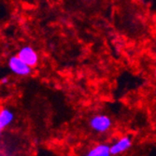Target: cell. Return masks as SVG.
Here are the masks:
<instances>
[{
    "mask_svg": "<svg viewBox=\"0 0 156 156\" xmlns=\"http://www.w3.org/2000/svg\"><path fill=\"white\" fill-rule=\"evenodd\" d=\"M14 121V113L9 108H2L0 110V124L2 128H6L7 126L12 123Z\"/></svg>",
    "mask_w": 156,
    "mask_h": 156,
    "instance_id": "cell-5",
    "label": "cell"
},
{
    "mask_svg": "<svg viewBox=\"0 0 156 156\" xmlns=\"http://www.w3.org/2000/svg\"><path fill=\"white\" fill-rule=\"evenodd\" d=\"M88 156H109V146L107 144H98L89 151Z\"/></svg>",
    "mask_w": 156,
    "mask_h": 156,
    "instance_id": "cell-6",
    "label": "cell"
},
{
    "mask_svg": "<svg viewBox=\"0 0 156 156\" xmlns=\"http://www.w3.org/2000/svg\"><path fill=\"white\" fill-rule=\"evenodd\" d=\"M132 146V140L129 136H123L109 147L110 155H118L128 151Z\"/></svg>",
    "mask_w": 156,
    "mask_h": 156,
    "instance_id": "cell-4",
    "label": "cell"
},
{
    "mask_svg": "<svg viewBox=\"0 0 156 156\" xmlns=\"http://www.w3.org/2000/svg\"><path fill=\"white\" fill-rule=\"evenodd\" d=\"M17 56L22 61H23L27 66H29L32 68L38 64V54L30 46L23 47L19 51Z\"/></svg>",
    "mask_w": 156,
    "mask_h": 156,
    "instance_id": "cell-3",
    "label": "cell"
},
{
    "mask_svg": "<svg viewBox=\"0 0 156 156\" xmlns=\"http://www.w3.org/2000/svg\"><path fill=\"white\" fill-rule=\"evenodd\" d=\"M90 127L97 133L108 132L112 125L111 119L107 115H95L90 120Z\"/></svg>",
    "mask_w": 156,
    "mask_h": 156,
    "instance_id": "cell-2",
    "label": "cell"
},
{
    "mask_svg": "<svg viewBox=\"0 0 156 156\" xmlns=\"http://www.w3.org/2000/svg\"><path fill=\"white\" fill-rule=\"evenodd\" d=\"M3 130V128H2V126H1V124H0V132H1Z\"/></svg>",
    "mask_w": 156,
    "mask_h": 156,
    "instance_id": "cell-8",
    "label": "cell"
},
{
    "mask_svg": "<svg viewBox=\"0 0 156 156\" xmlns=\"http://www.w3.org/2000/svg\"><path fill=\"white\" fill-rule=\"evenodd\" d=\"M9 79L8 78V77H4V78H2V80H1V83L2 84H8L9 83Z\"/></svg>",
    "mask_w": 156,
    "mask_h": 156,
    "instance_id": "cell-7",
    "label": "cell"
},
{
    "mask_svg": "<svg viewBox=\"0 0 156 156\" xmlns=\"http://www.w3.org/2000/svg\"><path fill=\"white\" fill-rule=\"evenodd\" d=\"M8 65L10 71L17 76L27 77L32 73V67L27 66L18 56H11L9 60Z\"/></svg>",
    "mask_w": 156,
    "mask_h": 156,
    "instance_id": "cell-1",
    "label": "cell"
}]
</instances>
